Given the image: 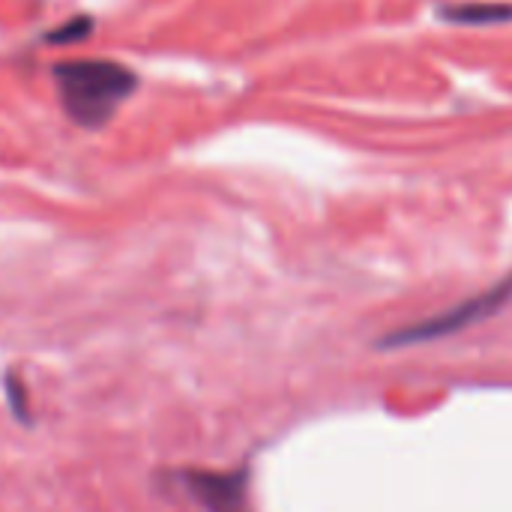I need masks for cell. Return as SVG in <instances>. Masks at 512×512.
<instances>
[{"label": "cell", "mask_w": 512, "mask_h": 512, "mask_svg": "<svg viewBox=\"0 0 512 512\" xmlns=\"http://www.w3.org/2000/svg\"><path fill=\"white\" fill-rule=\"evenodd\" d=\"M54 84L63 111L78 126H102L126 102L138 78L114 60H69L54 66Z\"/></svg>", "instance_id": "1"}, {"label": "cell", "mask_w": 512, "mask_h": 512, "mask_svg": "<svg viewBox=\"0 0 512 512\" xmlns=\"http://www.w3.org/2000/svg\"><path fill=\"white\" fill-rule=\"evenodd\" d=\"M512 300V276L498 282L495 288L477 294V297H468L462 300L459 306L441 312V315H432L420 324H411L405 330H396L384 339V348H405V345H420V342H435V339H444V336H453L471 324H480L486 321L489 315L501 312L507 303Z\"/></svg>", "instance_id": "2"}, {"label": "cell", "mask_w": 512, "mask_h": 512, "mask_svg": "<svg viewBox=\"0 0 512 512\" xmlns=\"http://www.w3.org/2000/svg\"><path fill=\"white\" fill-rule=\"evenodd\" d=\"M183 480H186V492L207 512H249L246 474L192 471Z\"/></svg>", "instance_id": "3"}, {"label": "cell", "mask_w": 512, "mask_h": 512, "mask_svg": "<svg viewBox=\"0 0 512 512\" xmlns=\"http://www.w3.org/2000/svg\"><path fill=\"white\" fill-rule=\"evenodd\" d=\"M441 15L453 24H504L512 21V6L507 3H453Z\"/></svg>", "instance_id": "4"}]
</instances>
